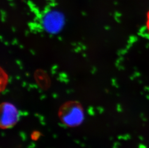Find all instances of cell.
Returning a JSON list of instances; mask_svg holds the SVG:
<instances>
[{"label": "cell", "instance_id": "1", "mask_svg": "<svg viewBox=\"0 0 149 148\" xmlns=\"http://www.w3.org/2000/svg\"><path fill=\"white\" fill-rule=\"evenodd\" d=\"M59 114L63 123L69 127L78 126L81 123L84 116L81 105L74 102L64 105L59 111Z\"/></svg>", "mask_w": 149, "mask_h": 148}, {"label": "cell", "instance_id": "2", "mask_svg": "<svg viewBox=\"0 0 149 148\" xmlns=\"http://www.w3.org/2000/svg\"><path fill=\"white\" fill-rule=\"evenodd\" d=\"M65 23V16L56 10H50L45 13L42 21L44 30L51 34H56L61 32Z\"/></svg>", "mask_w": 149, "mask_h": 148}, {"label": "cell", "instance_id": "3", "mask_svg": "<svg viewBox=\"0 0 149 148\" xmlns=\"http://www.w3.org/2000/svg\"><path fill=\"white\" fill-rule=\"evenodd\" d=\"M1 127L8 129L14 125L18 118V112L16 107L8 102H6L2 105L1 108Z\"/></svg>", "mask_w": 149, "mask_h": 148}, {"label": "cell", "instance_id": "4", "mask_svg": "<svg viewBox=\"0 0 149 148\" xmlns=\"http://www.w3.org/2000/svg\"><path fill=\"white\" fill-rule=\"evenodd\" d=\"M147 27L149 31V12L147 14Z\"/></svg>", "mask_w": 149, "mask_h": 148}]
</instances>
